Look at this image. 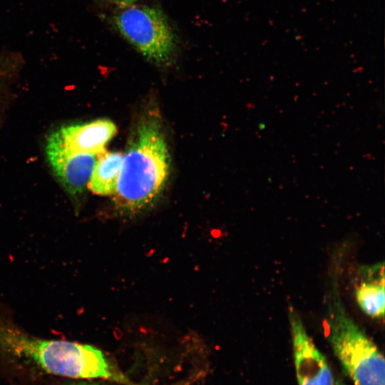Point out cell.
<instances>
[{"instance_id":"cell-1","label":"cell","mask_w":385,"mask_h":385,"mask_svg":"<svg viewBox=\"0 0 385 385\" xmlns=\"http://www.w3.org/2000/svg\"><path fill=\"white\" fill-rule=\"evenodd\" d=\"M0 354L56 376L134 385L98 349L73 342L40 339L3 319H0Z\"/></svg>"},{"instance_id":"cell-2","label":"cell","mask_w":385,"mask_h":385,"mask_svg":"<svg viewBox=\"0 0 385 385\" xmlns=\"http://www.w3.org/2000/svg\"><path fill=\"white\" fill-rule=\"evenodd\" d=\"M169 155L160 120L149 115L138 125L123 155L113 193L117 207L134 213L150 205L168 178Z\"/></svg>"},{"instance_id":"cell-3","label":"cell","mask_w":385,"mask_h":385,"mask_svg":"<svg viewBox=\"0 0 385 385\" xmlns=\"http://www.w3.org/2000/svg\"><path fill=\"white\" fill-rule=\"evenodd\" d=\"M326 337L355 385H384L385 362L376 345L348 314L334 283L324 323Z\"/></svg>"},{"instance_id":"cell-4","label":"cell","mask_w":385,"mask_h":385,"mask_svg":"<svg viewBox=\"0 0 385 385\" xmlns=\"http://www.w3.org/2000/svg\"><path fill=\"white\" fill-rule=\"evenodd\" d=\"M114 23L122 36L150 61L165 64L172 58L175 36L158 9L133 4L121 7Z\"/></svg>"},{"instance_id":"cell-5","label":"cell","mask_w":385,"mask_h":385,"mask_svg":"<svg viewBox=\"0 0 385 385\" xmlns=\"http://www.w3.org/2000/svg\"><path fill=\"white\" fill-rule=\"evenodd\" d=\"M289 319L298 385H334L327 359L308 334L297 312L291 307Z\"/></svg>"},{"instance_id":"cell-6","label":"cell","mask_w":385,"mask_h":385,"mask_svg":"<svg viewBox=\"0 0 385 385\" xmlns=\"http://www.w3.org/2000/svg\"><path fill=\"white\" fill-rule=\"evenodd\" d=\"M100 153H76L67 149L56 131L50 135L46 145L48 160L56 177L73 197L81 195L88 187Z\"/></svg>"},{"instance_id":"cell-7","label":"cell","mask_w":385,"mask_h":385,"mask_svg":"<svg viewBox=\"0 0 385 385\" xmlns=\"http://www.w3.org/2000/svg\"><path fill=\"white\" fill-rule=\"evenodd\" d=\"M62 145L81 153H100L115 135V125L109 120L99 119L83 124L61 128L56 131Z\"/></svg>"},{"instance_id":"cell-8","label":"cell","mask_w":385,"mask_h":385,"mask_svg":"<svg viewBox=\"0 0 385 385\" xmlns=\"http://www.w3.org/2000/svg\"><path fill=\"white\" fill-rule=\"evenodd\" d=\"M366 279L356 289V302L364 313L374 318H383L385 309L384 263L362 269Z\"/></svg>"},{"instance_id":"cell-9","label":"cell","mask_w":385,"mask_h":385,"mask_svg":"<svg viewBox=\"0 0 385 385\" xmlns=\"http://www.w3.org/2000/svg\"><path fill=\"white\" fill-rule=\"evenodd\" d=\"M123 154L120 152L101 153L95 164L88 187L98 195L113 194L120 175Z\"/></svg>"},{"instance_id":"cell-10","label":"cell","mask_w":385,"mask_h":385,"mask_svg":"<svg viewBox=\"0 0 385 385\" xmlns=\"http://www.w3.org/2000/svg\"><path fill=\"white\" fill-rule=\"evenodd\" d=\"M63 385H108L104 383L93 381L92 380H83L77 382L68 383Z\"/></svg>"},{"instance_id":"cell-11","label":"cell","mask_w":385,"mask_h":385,"mask_svg":"<svg viewBox=\"0 0 385 385\" xmlns=\"http://www.w3.org/2000/svg\"><path fill=\"white\" fill-rule=\"evenodd\" d=\"M120 7L128 6L132 5L138 0H113Z\"/></svg>"},{"instance_id":"cell-12","label":"cell","mask_w":385,"mask_h":385,"mask_svg":"<svg viewBox=\"0 0 385 385\" xmlns=\"http://www.w3.org/2000/svg\"><path fill=\"white\" fill-rule=\"evenodd\" d=\"M334 385H344V384L342 383L341 381H337V382H334Z\"/></svg>"}]
</instances>
